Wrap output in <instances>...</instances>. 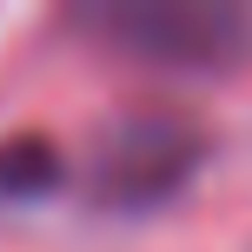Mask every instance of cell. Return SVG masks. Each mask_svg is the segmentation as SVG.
I'll use <instances>...</instances> for the list:
<instances>
[{"instance_id": "cell-1", "label": "cell", "mask_w": 252, "mask_h": 252, "mask_svg": "<svg viewBox=\"0 0 252 252\" xmlns=\"http://www.w3.org/2000/svg\"><path fill=\"white\" fill-rule=\"evenodd\" d=\"M80 40L153 73L219 80L252 60V13L219 0H93L66 13Z\"/></svg>"}, {"instance_id": "cell-2", "label": "cell", "mask_w": 252, "mask_h": 252, "mask_svg": "<svg viewBox=\"0 0 252 252\" xmlns=\"http://www.w3.org/2000/svg\"><path fill=\"white\" fill-rule=\"evenodd\" d=\"M206 126L179 106H133V113L106 120L93 139L87 166V199L106 213H153L166 206L192 173L206 166Z\"/></svg>"}, {"instance_id": "cell-3", "label": "cell", "mask_w": 252, "mask_h": 252, "mask_svg": "<svg viewBox=\"0 0 252 252\" xmlns=\"http://www.w3.org/2000/svg\"><path fill=\"white\" fill-rule=\"evenodd\" d=\"M66 186V159L53 139L20 133V139H0V206H27V199H47V192Z\"/></svg>"}]
</instances>
